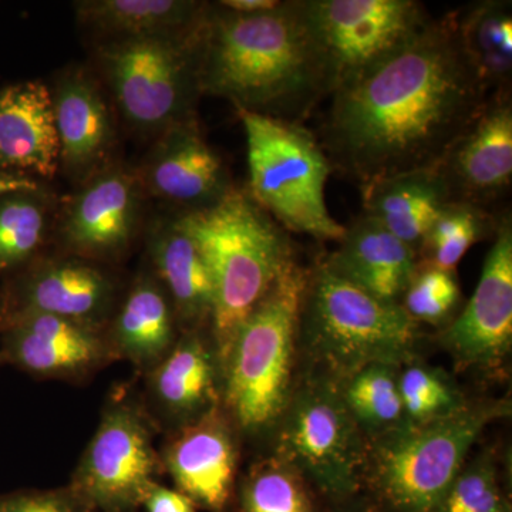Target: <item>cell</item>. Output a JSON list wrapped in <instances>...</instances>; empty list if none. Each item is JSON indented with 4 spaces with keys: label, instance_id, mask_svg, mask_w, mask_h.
Returning a JSON list of instances; mask_svg holds the SVG:
<instances>
[{
    "label": "cell",
    "instance_id": "cell-1",
    "mask_svg": "<svg viewBox=\"0 0 512 512\" xmlns=\"http://www.w3.org/2000/svg\"><path fill=\"white\" fill-rule=\"evenodd\" d=\"M490 94L451 12L333 90L322 147L332 167L362 185L434 168Z\"/></svg>",
    "mask_w": 512,
    "mask_h": 512
},
{
    "label": "cell",
    "instance_id": "cell-2",
    "mask_svg": "<svg viewBox=\"0 0 512 512\" xmlns=\"http://www.w3.org/2000/svg\"><path fill=\"white\" fill-rule=\"evenodd\" d=\"M200 89L237 109L301 123L332 93L328 67L299 0L268 12L207 8L200 35Z\"/></svg>",
    "mask_w": 512,
    "mask_h": 512
},
{
    "label": "cell",
    "instance_id": "cell-3",
    "mask_svg": "<svg viewBox=\"0 0 512 512\" xmlns=\"http://www.w3.org/2000/svg\"><path fill=\"white\" fill-rule=\"evenodd\" d=\"M177 224L197 242L210 268L211 326L221 367L239 326L298 259L289 232L235 188L212 207L185 212Z\"/></svg>",
    "mask_w": 512,
    "mask_h": 512
},
{
    "label": "cell",
    "instance_id": "cell-4",
    "mask_svg": "<svg viewBox=\"0 0 512 512\" xmlns=\"http://www.w3.org/2000/svg\"><path fill=\"white\" fill-rule=\"evenodd\" d=\"M306 282L308 269L293 262L239 326L222 362L225 409L244 433L274 429L291 402Z\"/></svg>",
    "mask_w": 512,
    "mask_h": 512
},
{
    "label": "cell",
    "instance_id": "cell-5",
    "mask_svg": "<svg viewBox=\"0 0 512 512\" xmlns=\"http://www.w3.org/2000/svg\"><path fill=\"white\" fill-rule=\"evenodd\" d=\"M420 325L400 303L382 301L340 278L325 261L308 269L299 339L339 383L373 363L414 357Z\"/></svg>",
    "mask_w": 512,
    "mask_h": 512
},
{
    "label": "cell",
    "instance_id": "cell-6",
    "mask_svg": "<svg viewBox=\"0 0 512 512\" xmlns=\"http://www.w3.org/2000/svg\"><path fill=\"white\" fill-rule=\"evenodd\" d=\"M510 413L507 400L468 402L446 419L402 427L373 441L365 476L382 512H433L488 424Z\"/></svg>",
    "mask_w": 512,
    "mask_h": 512
},
{
    "label": "cell",
    "instance_id": "cell-7",
    "mask_svg": "<svg viewBox=\"0 0 512 512\" xmlns=\"http://www.w3.org/2000/svg\"><path fill=\"white\" fill-rule=\"evenodd\" d=\"M247 136L249 195L285 231L339 242L345 228L330 215L325 188L333 167L301 123L237 109Z\"/></svg>",
    "mask_w": 512,
    "mask_h": 512
},
{
    "label": "cell",
    "instance_id": "cell-8",
    "mask_svg": "<svg viewBox=\"0 0 512 512\" xmlns=\"http://www.w3.org/2000/svg\"><path fill=\"white\" fill-rule=\"evenodd\" d=\"M278 426L276 456L320 493L345 501L359 490L369 447L340 397L338 383L325 377L299 387Z\"/></svg>",
    "mask_w": 512,
    "mask_h": 512
},
{
    "label": "cell",
    "instance_id": "cell-9",
    "mask_svg": "<svg viewBox=\"0 0 512 512\" xmlns=\"http://www.w3.org/2000/svg\"><path fill=\"white\" fill-rule=\"evenodd\" d=\"M332 92L406 45L433 19L417 0H299ZM332 94V93H330Z\"/></svg>",
    "mask_w": 512,
    "mask_h": 512
},
{
    "label": "cell",
    "instance_id": "cell-10",
    "mask_svg": "<svg viewBox=\"0 0 512 512\" xmlns=\"http://www.w3.org/2000/svg\"><path fill=\"white\" fill-rule=\"evenodd\" d=\"M202 22L181 40L127 37L107 50L111 86L128 120L141 127L173 126L183 116L194 93L201 90Z\"/></svg>",
    "mask_w": 512,
    "mask_h": 512
},
{
    "label": "cell",
    "instance_id": "cell-11",
    "mask_svg": "<svg viewBox=\"0 0 512 512\" xmlns=\"http://www.w3.org/2000/svg\"><path fill=\"white\" fill-rule=\"evenodd\" d=\"M157 476L146 419L133 404L114 403L101 417L70 487L94 512H136Z\"/></svg>",
    "mask_w": 512,
    "mask_h": 512
},
{
    "label": "cell",
    "instance_id": "cell-12",
    "mask_svg": "<svg viewBox=\"0 0 512 512\" xmlns=\"http://www.w3.org/2000/svg\"><path fill=\"white\" fill-rule=\"evenodd\" d=\"M441 345L458 369H495L512 345V220L500 215L476 292L446 326Z\"/></svg>",
    "mask_w": 512,
    "mask_h": 512
},
{
    "label": "cell",
    "instance_id": "cell-13",
    "mask_svg": "<svg viewBox=\"0 0 512 512\" xmlns=\"http://www.w3.org/2000/svg\"><path fill=\"white\" fill-rule=\"evenodd\" d=\"M450 201L488 210L512 183L511 89L488 96L483 111L436 165Z\"/></svg>",
    "mask_w": 512,
    "mask_h": 512
},
{
    "label": "cell",
    "instance_id": "cell-14",
    "mask_svg": "<svg viewBox=\"0 0 512 512\" xmlns=\"http://www.w3.org/2000/svg\"><path fill=\"white\" fill-rule=\"evenodd\" d=\"M0 362L35 377L76 379L114 356L99 329L40 312H18L3 322Z\"/></svg>",
    "mask_w": 512,
    "mask_h": 512
},
{
    "label": "cell",
    "instance_id": "cell-15",
    "mask_svg": "<svg viewBox=\"0 0 512 512\" xmlns=\"http://www.w3.org/2000/svg\"><path fill=\"white\" fill-rule=\"evenodd\" d=\"M165 468L195 507L227 512L234 495L238 450L229 421L214 409L184 426L165 448Z\"/></svg>",
    "mask_w": 512,
    "mask_h": 512
},
{
    "label": "cell",
    "instance_id": "cell-16",
    "mask_svg": "<svg viewBox=\"0 0 512 512\" xmlns=\"http://www.w3.org/2000/svg\"><path fill=\"white\" fill-rule=\"evenodd\" d=\"M157 194L187 205L191 211L212 207L234 190L221 157L191 120H181L158 146L148 167Z\"/></svg>",
    "mask_w": 512,
    "mask_h": 512
},
{
    "label": "cell",
    "instance_id": "cell-17",
    "mask_svg": "<svg viewBox=\"0 0 512 512\" xmlns=\"http://www.w3.org/2000/svg\"><path fill=\"white\" fill-rule=\"evenodd\" d=\"M338 244L323 259L335 274L382 301H402L419 264L412 248L365 214L345 228Z\"/></svg>",
    "mask_w": 512,
    "mask_h": 512
},
{
    "label": "cell",
    "instance_id": "cell-18",
    "mask_svg": "<svg viewBox=\"0 0 512 512\" xmlns=\"http://www.w3.org/2000/svg\"><path fill=\"white\" fill-rule=\"evenodd\" d=\"M60 157L55 104L45 84L0 90V170L52 177Z\"/></svg>",
    "mask_w": 512,
    "mask_h": 512
},
{
    "label": "cell",
    "instance_id": "cell-19",
    "mask_svg": "<svg viewBox=\"0 0 512 512\" xmlns=\"http://www.w3.org/2000/svg\"><path fill=\"white\" fill-rule=\"evenodd\" d=\"M217 372V353L191 330L151 369V396L167 419L188 426L217 409Z\"/></svg>",
    "mask_w": 512,
    "mask_h": 512
},
{
    "label": "cell",
    "instance_id": "cell-20",
    "mask_svg": "<svg viewBox=\"0 0 512 512\" xmlns=\"http://www.w3.org/2000/svg\"><path fill=\"white\" fill-rule=\"evenodd\" d=\"M363 214L382 225L419 256L431 222L450 202L437 168L407 171L362 185Z\"/></svg>",
    "mask_w": 512,
    "mask_h": 512
},
{
    "label": "cell",
    "instance_id": "cell-21",
    "mask_svg": "<svg viewBox=\"0 0 512 512\" xmlns=\"http://www.w3.org/2000/svg\"><path fill=\"white\" fill-rule=\"evenodd\" d=\"M113 289L99 269L76 261L40 266L23 282L18 312H40L97 329L109 309ZM5 322V320H3Z\"/></svg>",
    "mask_w": 512,
    "mask_h": 512
},
{
    "label": "cell",
    "instance_id": "cell-22",
    "mask_svg": "<svg viewBox=\"0 0 512 512\" xmlns=\"http://www.w3.org/2000/svg\"><path fill=\"white\" fill-rule=\"evenodd\" d=\"M134 215L136 194L127 175H103L74 202L67 220V237L82 251H117L133 232Z\"/></svg>",
    "mask_w": 512,
    "mask_h": 512
},
{
    "label": "cell",
    "instance_id": "cell-23",
    "mask_svg": "<svg viewBox=\"0 0 512 512\" xmlns=\"http://www.w3.org/2000/svg\"><path fill=\"white\" fill-rule=\"evenodd\" d=\"M154 264L170 292L178 319L187 332L212 319L214 282L197 242L177 221L158 235L153 245Z\"/></svg>",
    "mask_w": 512,
    "mask_h": 512
},
{
    "label": "cell",
    "instance_id": "cell-24",
    "mask_svg": "<svg viewBox=\"0 0 512 512\" xmlns=\"http://www.w3.org/2000/svg\"><path fill=\"white\" fill-rule=\"evenodd\" d=\"M174 318L170 302L150 279L138 282L124 302L110 340L114 356L140 369H154L173 349Z\"/></svg>",
    "mask_w": 512,
    "mask_h": 512
},
{
    "label": "cell",
    "instance_id": "cell-25",
    "mask_svg": "<svg viewBox=\"0 0 512 512\" xmlns=\"http://www.w3.org/2000/svg\"><path fill=\"white\" fill-rule=\"evenodd\" d=\"M458 37L488 92L511 89L512 10L507 0H483L454 12Z\"/></svg>",
    "mask_w": 512,
    "mask_h": 512
},
{
    "label": "cell",
    "instance_id": "cell-26",
    "mask_svg": "<svg viewBox=\"0 0 512 512\" xmlns=\"http://www.w3.org/2000/svg\"><path fill=\"white\" fill-rule=\"evenodd\" d=\"M208 6L184 0H96L80 3V18L128 37L185 35L197 29Z\"/></svg>",
    "mask_w": 512,
    "mask_h": 512
},
{
    "label": "cell",
    "instance_id": "cell-27",
    "mask_svg": "<svg viewBox=\"0 0 512 512\" xmlns=\"http://www.w3.org/2000/svg\"><path fill=\"white\" fill-rule=\"evenodd\" d=\"M53 104L60 154L73 167L92 163L110 136L109 114L100 94L86 80L70 79Z\"/></svg>",
    "mask_w": 512,
    "mask_h": 512
},
{
    "label": "cell",
    "instance_id": "cell-28",
    "mask_svg": "<svg viewBox=\"0 0 512 512\" xmlns=\"http://www.w3.org/2000/svg\"><path fill=\"white\" fill-rule=\"evenodd\" d=\"M399 370V365L373 363L338 383L350 416L373 441L404 424Z\"/></svg>",
    "mask_w": 512,
    "mask_h": 512
},
{
    "label": "cell",
    "instance_id": "cell-29",
    "mask_svg": "<svg viewBox=\"0 0 512 512\" xmlns=\"http://www.w3.org/2000/svg\"><path fill=\"white\" fill-rule=\"evenodd\" d=\"M500 217L468 202L444 204L431 222L419 252V261L456 272L458 262L481 239L495 234Z\"/></svg>",
    "mask_w": 512,
    "mask_h": 512
},
{
    "label": "cell",
    "instance_id": "cell-30",
    "mask_svg": "<svg viewBox=\"0 0 512 512\" xmlns=\"http://www.w3.org/2000/svg\"><path fill=\"white\" fill-rule=\"evenodd\" d=\"M237 512H315L302 474L275 456L256 464L239 488Z\"/></svg>",
    "mask_w": 512,
    "mask_h": 512
},
{
    "label": "cell",
    "instance_id": "cell-31",
    "mask_svg": "<svg viewBox=\"0 0 512 512\" xmlns=\"http://www.w3.org/2000/svg\"><path fill=\"white\" fill-rule=\"evenodd\" d=\"M399 389L404 424L410 426L446 419L468 403L447 373L414 360L400 366Z\"/></svg>",
    "mask_w": 512,
    "mask_h": 512
},
{
    "label": "cell",
    "instance_id": "cell-32",
    "mask_svg": "<svg viewBox=\"0 0 512 512\" xmlns=\"http://www.w3.org/2000/svg\"><path fill=\"white\" fill-rule=\"evenodd\" d=\"M28 192L0 197V272L28 261L42 242L45 215Z\"/></svg>",
    "mask_w": 512,
    "mask_h": 512
},
{
    "label": "cell",
    "instance_id": "cell-33",
    "mask_svg": "<svg viewBox=\"0 0 512 512\" xmlns=\"http://www.w3.org/2000/svg\"><path fill=\"white\" fill-rule=\"evenodd\" d=\"M461 291L456 272L419 261L400 305L416 323L441 326L453 320Z\"/></svg>",
    "mask_w": 512,
    "mask_h": 512
},
{
    "label": "cell",
    "instance_id": "cell-34",
    "mask_svg": "<svg viewBox=\"0 0 512 512\" xmlns=\"http://www.w3.org/2000/svg\"><path fill=\"white\" fill-rule=\"evenodd\" d=\"M433 512H511L493 454L466 464Z\"/></svg>",
    "mask_w": 512,
    "mask_h": 512
},
{
    "label": "cell",
    "instance_id": "cell-35",
    "mask_svg": "<svg viewBox=\"0 0 512 512\" xmlns=\"http://www.w3.org/2000/svg\"><path fill=\"white\" fill-rule=\"evenodd\" d=\"M0 512H94L72 487L0 494Z\"/></svg>",
    "mask_w": 512,
    "mask_h": 512
},
{
    "label": "cell",
    "instance_id": "cell-36",
    "mask_svg": "<svg viewBox=\"0 0 512 512\" xmlns=\"http://www.w3.org/2000/svg\"><path fill=\"white\" fill-rule=\"evenodd\" d=\"M143 507L147 512H198L195 504L177 490L157 484L148 493Z\"/></svg>",
    "mask_w": 512,
    "mask_h": 512
},
{
    "label": "cell",
    "instance_id": "cell-37",
    "mask_svg": "<svg viewBox=\"0 0 512 512\" xmlns=\"http://www.w3.org/2000/svg\"><path fill=\"white\" fill-rule=\"evenodd\" d=\"M278 0H222V8L231 10V12L242 13V15H252V13L268 12L279 6Z\"/></svg>",
    "mask_w": 512,
    "mask_h": 512
},
{
    "label": "cell",
    "instance_id": "cell-38",
    "mask_svg": "<svg viewBox=\"0 0 512 512\" xmlns=\"http://www.w3.org/2000/svg\"><path fill=\"white\" fill-rule=\"evenodd\" d=\"M36 185L28 178L16 177L13 174H0V197L10 192L33 191Z\"/></svg>",
    "mask_w": 512,
    "mask_h": 512
},
{
    "label": "cell",
    "instance_id": "cell-39",
    "mask_svg": "<svg viewBox=\"0 0 512 512\" xmlns=\"http://www.w3.org/2000/svg\"><path fill=\"white\" fill-rule=\"evenodd\" d=\"M3 326V306L0 305V329H2Z\"/></svg>",
    "mask_w": 512,
    "mask_h": 512
},
{
    "label": "cell",
    "instance_id": "cell-40",
    "mask_svg": "<svg viewBox=\"0 0 512 512\" xmlns=\"http://www.w3.org/2000/svg\"><path fill=\"white\" fill-rule=\"evenodd\" d=\"M338 512H365V511H359V510H340Z\"/></svg>",
    "mask_w": 512,
    "mask_h": 512
}]
</instances>
